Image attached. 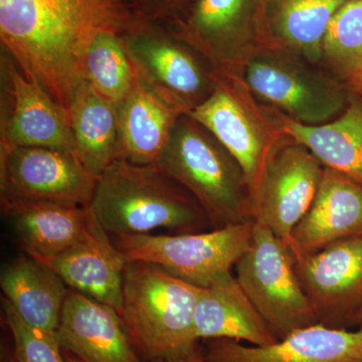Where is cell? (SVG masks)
<instances>
[{"instance_id": "26", "label": "cell", "mask_w": 362, "mask_h": 362, "mask_svg": "<svg viewBox=\"0 0 362 362\" xmlns=\"http://www.w3.org/2000/svg\"><path fill=\"white\" fill-rule=\"evenodd\" d=\"M119 30H100L90 42L84 64L85 80L100 96L116 106L129 95L136 81Z\"/></svg>"}, {"instance_id": "4", "label": "cell", "mask_w": 362, "mask_h": 362, "mask_svg": "<svg viewBox=\"0 0 362 362\" xmlns=\"http://www.w3.org/2000/svg\"><path fill=\"white\" fill-rule=\"evenodd\" d=\"M157 165L197 199L214 228L254 221V206L240 164L187 114L176 121Z\"/></svg>"}, {"instance_id": "6", "label": "cell", "mask_w": 362, "mask_h": 362, "mask_svg": "<svg viewBox=\"0 0 362 362\" xmlns=\"http://www.w3.org/2000/svg\"><path fill=\"white\" fill-rule=\"evenodd\" d=\"M235 278L278 340L319 324L289 246L255 223L249 250L235 264Z\"/></svg>"}, {"instance_id": "18", "label": "cell", "mask_w": 362, "mask_h": 362, "mask_svg": "<svg viewBox=\"0 0 362 362\" xmlns=\"http://www.w3.org/2000/svg\"><path fill=\"white\" fill-rule=\"evenodd\" d=\"M45 264L58 273L71 290L120 308L127 259L92 214L89 226L73 245Z\"/></svg>"}, {"instance_id": "29", "label": "cell", "mask_w": 362, "mask_h": 362, "mask_svg": "<svg viewBox=\"0 0 362 362\" xmlns=\"http://www.w3.org/2000/svg\"><path fill=\"white\" fill-rule=\"evenodd\" d=\"M187 0H128L127 9L133 16L143 20L165 25L177 21L176 16Z\"/></svg>"}, {"instance_id": "15", "label": "cell", "mask_w": 362, "mask_h": 362, "mask_svg": "<svg viewBox=\"0 0 362 362\" xmlns=\"http://www.w3.org/2000/svg\"><path fill=\"white\" fill-rule=\"evenodd\" d=\"M204 362H362V326L357 330L315 324L267 346L228 338L202 341Z\"/></svg>"}, {"instance_id": "12", "label": "cell", "mask_w": 362, "mask_h": 362, "mask_svg": "<svg viewBox=\"0 0 362 362\" xmlns=\"http://www.w3.org/2000/svg\"><path fill=\"white\" fill-rule=\"evenodd\" d=\"M0 145L49 147L76 154L68 114L1 49Z\"/></svg>"}, {"instance_id": "1", "label": "cell", "mask_w": 362, "mask_h": 362, "mask_svg": "<svg viewBox=\"0 0 362 362\" xmlns=\"http://www.w3.org/2000/svg\"><path fill=\"white\" fill-rule=\"evenodd\" d=\"M130 16L104 0H0L1 49L68 111L95 35Z\"/></svg>"}, {"instance_id": "5", "label": "cell", "mask_w": 362, "mask_h": 362, "mask_svg": "<svg viewBox=\"0 0 362 362\" xmlns=\"http://www.w3.org/2000/svg\"><path fill=\"white\" fill-rule=\"evenodd\" d=\"M136 77L183 114L213 93L218 71L170 28L131 13L119 30Z\"/></svg>"}, {"instance_id": "22", "label": "cell", "mask_w": 362, "mask_h": 362, "mask_svg": "<svg viewBox=\"0 0 362 362\" xmlns=\"http://www.w3.org/2000/svg\"><path fill=\"white\" fill-rule=\"evenodd\" d=\"M345 0H264L263 44L309 62L322 58L331 18Z\"/></svg>"}, {"instance_id": "16", "label": "cell", "mask_w": 362, "mask_h": 362, "mask_svg": "<svg viewBox=\"0 0 362 362\" xmlns=\"http://www.w3.org/2000/svg\"><path fill=\"white\" fill-rule=\"evenodd\" d=\"M57 339L64 351L85 362H144L115 308L70 289Z\"/></svg>"}, {"instance_id": "25", "label": "cell", "mask_w": 362, "mask_h": 362, "mask_svg": "<svg viewBox=\"0 0 362 362\" xmlns=\"http://www.w3.org/2000/svg\"><path fill=\"white\" fill-rule=\"evenodd\" d=\"M66 114L76 156L98 180L119 159L118 106L100 96L84 80L74 93Z\"/></svg>"}, {"instance_id": "14", "label": "cell", "mask_w": 362, "mask_h": 362, "mask_svg": "<svg viewBox=\"0 0 362 362\" xmlns=\"http://www.w3.org/2000/svg\"><path fill=\"white\" fill-rule=\"evenodd\" d=\"M319 324L347 328L362 308V237L349 238L296 262Z\"/></svg>"}, {"instance_id": "30", "label": "cell", "mask_w": 362, "mask_h": 362, "mask_svg": "<svg viewBox=\"0 0 362 362\" xmlns=\"http://www.w3.org/2000/svg\"><path fill=\"white\" fill-rule=\"evenodd\" d=\"M152 362H204V349L202 342H199L194 349L181 354V356L170 357V358L158 359Z\"/></svg>"}, {"instance_id": "21", "label": "cell", "mask_w": 362, "mask_h": 362, "mask_svg": "<svg viewBox=\"0 0 362 362\" xmlns=\"http://www.w3.org/2000/svg\"><path fill=\"white\" fill-rule=\"evenodd\" d=\"M0 286L13 310L28 325L56 334L70 289L51 267L23 255L4 267Z\"/></svg>"}, {"instance_id": "28", "label": "cell", "mask_w": 362, "mask_h": 362, "mask_svg": "<svg viewBox=\"0 0 362 362\" xmlns=\"http://www.w3.org/2000/svg\"><path fill=\"white\" fill-rule=\"evenodd\" d=\"M4 316L13 342L11 362H68L56 334L30 327L6 299Z\"/></svg>"}, {"instance_id": "9", "label": "cell", "mask_w": 362, "mask_h": 362, "mask_svg": "<svg viewBox=\"0 0 362 362\" xmlns=\"http://www.w3.org/2000/svg\"><path fill=\"white\" fill-rule=\"evenodd\" d=\"M96 185L97 178L70 151L0 145L1 199L89 206Z\"/></svg>"}, {"instance_id": "17", "label": "cell", "mask_w": 362, "mask_h": 362, "mask_svg": "<svg viewBox=\"0 0 362 362\" xmlns=\"http://www.w3.org/2000/svg\"><path fill=\"white\" fill-rule=\"evenodd\" d=\"M354 237H362V185L324 168L315 199L292 233L295 261Z\"/></svg>"}, {"instance_id": "8", "label": "cell", "mask_w": 362, "mask_h": 362, "mask_svg": "<svg viewBox=\"0 0 362 362\" xmlns=\"http://www.w3.org/2000/svg\"><path fill=\"white\" fill-rule=\"evenodd\" d=\"M187 115L209 130L240 164L254 206L267 163L282 133L255 108L246 85L235 73L216 74L213 93Z\"/></svg>"}, {"instance_id": "19", "label": "cell", "mask_w": 362, "mask_h": 362, "mask_svg": "<svg viewBox=\"0 0 362 362\" xmlns=\"http://www.w3.org/2000/svg\"><path fill=\"white\" fill-rule=\"evenodd\" d=\"M1 211L23 252L40 261L73 246L92 218L89 206L63 202L1 199Z\"/></svg>"}, {"instance_id": "23", "label": "cell", "mask_w": 362, "mask_h": 362, "mask_svg": "<svg viewBox=\"0 0 362 362\" xmlns=\"http://www.w3.org/2000/svg\"><path fill=\"white\" fill-rule=\"evenodd\" d=\"M182 112L166 103L137 77L118 106L119 159L136 165H157Z\"/></svg>"}, {"instance_id": "11", "label": "cell", "mask_w": 362, "mask_h": 362, "mask_svg": "<svg viewBox=\"0 0 362 362\" xmlns=\"http://www.w3.org/2000/svg\"><path fill=\"white\" fill-rule=\"evenodd\" d=\"M289 139L280 140L269 158L254 202V221L290 247L295 228L315 199L324 168L306 147Z\"/></svg>"}, {"instance_id": "34", "label": "cell", "mask_w": 362, "mask_h": 362, "mask_svg": "<svg viewBox=\"0 0 362 362\" xmlns=\"http://www.w3.org/2000/svg\"><path fill=\"white\" fill-rule=\"evenodd\" d=\"M63 354L66 357V361L68 362H85L84 361H82V359L78 358L77 356H74V354H69V352L64 351V350Z\"/></svg>"}, {"instance_id": "2", "label": "cell", "mask_w": 362, "mask_h": 362, "mask_svg": "<svg viewBox=\"0 0 362 362\" xmlns=\"http://www.w3.org/2000/svg\"><path fill=\"white\" fill-rule=\"evenodd\" d=\"M90 209L112 237L201 233L211 225L197 199L158 165L117 159L97 180Z\"/></svg>"}, {"instance_id": "3", "label": "cell", "mask_w": 362, "mask_h": 362, "mask_svg": "<svg viewBox=\"0 0 362 362\" xmlns=\"http://www.w3.org/2000/svg\"><path fill=\"white\" fill-rule=\"evenodd\" d=\"M202 289L153 264L127 262L117 312L143 361L181 356L201 342L194 314Z\"/></svg>"}, {"instance_id": "33", "label": "cell", "mask_w": 362, "mask_h": 362, "mask_svg": "<svg viewBox=\"0 0 362 362\" xmlns=\"http://www.w3.org/2000/svg\"><path fill=\"white\" fill-rule=\"evenodd\" d=\"M104 1L108 2V4H112V6L119 7V8L125 9V11H128L127 9V1L128 0H104Z\"/></svg>"}, {"instance_id": "31", "label": "cell", "mask_w": 362, "mask_h": 362, "mask_svg": "<svg viewBox=\"0 0 362 362\" xmlns=\"http://www.w3.org/2000/svg\"><path fill=\"white\" fill-rule=\"evenodd\" d=\"M350 86L356 94L362 96V71L349 78Z\"/></svg>"}, {"instance_id": "27", "label": "cell", "mask_w": 362, "mask_h": 362, "mask_svg": "<svg viewBox=\"0 0 362 362\" xmlns=\"http://www.w3.org/2000/svg\"><path fill=\"white\" fill-rule=\"evenodd\" d=\"M322 57L349 80L362 71V0H345L333 14L324 37Z\"/></svg>"}, {"instance_id": "7", "label": "cell", "mask_w": 362, "mask_h": 362, "mask_svg": "<svg viewBox=\"0 0 362 362\" xmlns=\"http://www.w3.org/2000/svg\"><path fill=\"white\" fill-rule=\"evenodd\" d=\"M254 226L250 221L211 232L140 233L115 235L112 240L127 261L153 264L189 284L206 288L230 273L249 250Z\"/></svg>"}, {"instance_id": "24", "label": "cell", "mask_w": 362, "mask_h": 362, "mask_svg": "<svg viewBox=\"0 0 362 362\" xmlns=\"http://www.w3.org/2000/svg\"><path fill=\"white\" fill-rule=\"evenodd\" d=\"M283 135L306 147L324 168L362 185V103L354 100L337 120L306 125L279 112L274 121Z\"/></svg>"}, {"instance_id": "20", "label": "cell", "mask_w": 362, "mask_h": 362, "mask_svg": "<svg viewBox=\"0 0 362 362\" xmlns=\"http://www.w3.org/2000/svg\"><path fill=\"white\" fill-rule=\"evenodd\" d=\"M194 327L199 340L228 338L256 346L278 341L232 272L202 289L195 308Z\"/></svg>"}, {"instance_id": "10", "label": "cell", "mask_w": 362, "mask_h": 362, "mask_svg": "<svg viewBox=\"0 0 362 362\" xmlns=\"http://www.w3.org/2000/svg\"><path fill=\"white\" fill-rule=\"evenodd\" d=\"M245 83L262 100L306 125L329 122L345 104L334 83L274 49L256 52L247 61Z\"/></svg>"}, {"instance_id": "32", "label": "cell", "mask_w": 362, "mask_h": 362, "mask_svg": "<svg viewBox=\"0 0 362 362\" xmlns=\"http://www.w3.org/2000/svg\"><path fill=\"white\" fill-rule=\"evenodd\" d=\"M349 326H362V308L359 309L354 316L350 318Z\"/></svg>"}, {"instance_id": "13", "label": "cell", "mask_w": 362, "mask_h": 362, "mask_svg": "<svg viewBox=\"0 0 362 362\" xmlns=\"http://www.w3.org/2000/svg\"><path fill=\"white\" fill-rule=\"evenodd\" d=\"M264 0H195L173 32L201 52L218 73H235L263 45Z\"/></svg>"}]
</instances>
